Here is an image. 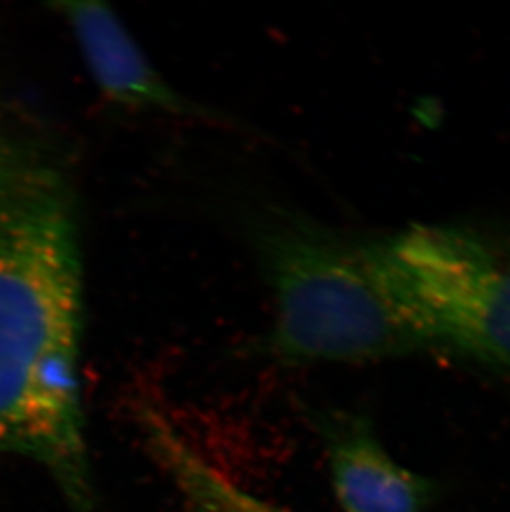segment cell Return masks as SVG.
<instances>
[{"label":"cell","mask_w":510,"mask_h":512,"mask_svg":"<svg viewBox=\"0 0 510 512\" xmlns=\"http://www.w3.org/2000/svg\"><path fill=\"white\" fill-rule=\"evenodd\" d=\"M138 423L150 455L196 511L290 512L224 478L194 451L161 411L143 406L138 411Z\"/></svg>","instance_id":"cell-6"},{"label":"cell","mask_w":510,"mask_h":512,"mask_svg":"<svg viewBox=\"0 0 510 512\" xmlns=\"http://www.w3.org/2000/svg\"><path fill=\"white\" fill-rule=\"evenodd\" d=\"M333 491L343 512H428L438 486L398 463L365 415L313 410Z\"/></svg>","instance_id":"cell-4"},{"label":"cell","mask_w":510,"mask_h":512,"mask_svg":"<svg viewBox=\"0 0 510 512\" xmlns=\"http://www.w3.org/2000/svg\"><path fill=\"white\" fill-rule=\"evenodd\" d=\"M254 244L274 299L265 352L287 365L358 363L429 350L386 274L381 237L272 211Z\"/></svg>","instance_id":"cell-2"},{"label":"cell","mask_w":510,"mask_h":512,"mask_svg":"<svg viewBox=\"0 0 510 512\" xmlns=\"http://www.w3.org/2000/svg\"><path fill=\"white\" fill-rule=\"evenodd\" d=\"M53 9L67 20L93 80L111 103L216 120V113L183 97L159 75L110 7L100 2H58Z\"/></svg>","instance_id":"cell-5"},{"label":"cell","mask_w":510,"mask_h":512,"mask_svg":"<svg viewBox=\"0 0 510 512\" xmlns=\"http://www.w3.org/2000/svg\"><path fill=\"white\" fill-rule=\"evenodd\" d=\"M386 274L429 350L510 372V239L466 226L381 237Z\"/></svg>","instance_id":"cell-3"},{"label":"cell","mask_w":510,"mask_h":512,"mask_svg":"<svg viewBox=\"0 0 510 512\" xmlns=\"http://www.w3.org/2000/svg\"><path fill=\"white\" fill-rule=\"evenodd\" d=\"M82 259L70 183L0 231V453L44 466L93 512L83 420Z\"/></svg>","instance_id":"cell-1"},{"label":"cell","mask_w":510,"mask_h":512,"mask_svg":"<svg viewBox=\"0 0 510 512\" xmlns=\"http://www.w3.org/2000/svg\"><path fill=\"white\" fill-rule=\"evenodd\" d=\"M67 183V173L49 151L0 131V231L25 209Z\"/></svg>","instance_id":"cell-7"}]
</instances>
